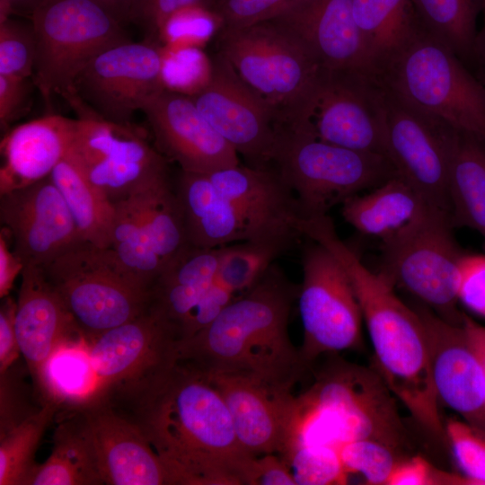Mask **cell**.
Here are the masks:
<instances>
[{"mask_svg":"<svg viewBox=\"0 0 485 485\" xmlns=\"http://www.w3.org/2000/svg\"><path fill=\"white\" fill-rule=\"evenodd\" d=\"M0 308V374L8 371L21 354L16 331V302L9 295L2 298Z\"/></svg>","mask_w":485,"mask_h":485,"instance_id":"obj_49","label":"cell"},{"mask_svg":"<svg viewBox=\"0 0 485 485\" xmlns=\"http://www.w3.org/2000/svg\"><path fill=\"white\" fill-rule=\"evenodd\" d=\"M234 298L233 292L215 280L181 325L178 341L190 338L207 326Z\"/></svg>","mask_w":485,"mask_h":485,"instance_id":"obj_46","label":"cell"},{"mask_svg":"<svg viewBox=\"0 0 485 485\" xmlns=\"http://www.w3.org/2000/svg\"><path fill=\"white\" fill-rule=\"evenodd\" d=\"M177 341L175 329L149 307L135 319L87 341L104 394L175 361Z\"/></svg>","mask_w":485,"mask_h":485,"instance_id":"obj_22","label":"cell"},{"mask_svg":"<svg viewBox=\"0 0 485 485\" xmlns=\"http://www.w3.org/2000/svg\"><path fill=\"white\" fill-rule=\"evenodd\" d=\"M453 229L448 213L428 207L382 241L380 271L441 318L460 325L463 313L457 308V272L464 251Z\"/></svg>","mask_w":485,"mask_h":485,"instance_id":"obj_10","label":"cell"},{"mask_svg":"<svg viewBox=\"0 0 485 485\" xmlns=\"http://www.w3.org/2000/svg\"><path fill=\"white\" fill-rule=\"evenodd\" d=\"M296 485L346 484L348 474L343 467L337 447L304 445L287 457Z\"/></svg>","mask_w":485,"mask_h":485,"instance_id":"obj_39","label":"cell"},{"mask_svg":"<svg viewBox=\"0 0 485 485\" xmlns=\"http://www.w3.org/2000/svg\"><path fill=\"white\" fill-rule=\"evenodd\" d=\"M445 431L463 475L474 485H485V436L463 420L454 419L446 421Z\"/></svg>","mask_w":485,"mask_h":485,"instance_id":"obj_41","label":"cell"},{"mask_svg":"<svg viewBox=\"0 0 485 485\" xmlns=\"http://www.w3.org/2000/svg\"><path fill=\"white\" fill-rule=\"evenodd\" d=\"M360 439L375 440L401 453L410 447L396 397L377 371L331 361L296 397L289 452L304 445L339 448Z\"/></svg>","mask_w":485,"mask_h":485,"instance_id":"obj_4","label":"cell"},{"mask_svg":"<svg viewBox=\"0 0 485 485\" xmlns=\"http://www.w3.org/2000/svg\"><path fill=\"white\" fill-rule=\"evenodd\" d=\"M298 291L274 262L207 326L177 341L176 359L205 375L248 376L292 389L308 369L288 334Z\"/></svg>","mask_w":485,"mask_h":485,"instance_id":"obj_2","label":"cell"},{"mask_svg":"<svg viewBox=\"0 0 485 485\" xmlns=\"http://www.w3.org/2000/svg\"><path fill=\"white\" fill-rule=\"evenodd\" d=\"M300 0H225L215 11L221 28H241L270 20Z\"/></svg>","mask_w":485,"mask_h":485,"instance_id":"obj_43","label":"cell"},{"mask_svg":"<svg viewBox=\"0 0 485 485\" xmlns=\"http://www.w3.org/2000/svg\"><path fill=\"white\" fill-rule=\"evenodd\" d=\"M68 153L113 204L170 178L166 158L132 125L97 115L75 119Z\"/></svg>","mask_w":485,"mask_h":485,"instance_id":"obj_12","label":"cell"},{"mask_svg":"<svg viewBox=\"0 0 485 485\" xmlns=\"http://www.w3.org/2000/svg\"><path fill=\"white\" fill-rule=\"evenodd\" d=\"M243 485H296L288 463L274 454L254 456L244 474Z\"/></svg>","mask_w":485,"mask_h":485,"instance_id":"obj_47","label":"cell"},{"mask_svg":"<svg viewBox=\"0 0 485 485\" xmlns=\"http://www.w3.org/2000/svg\"><path fill=\"white\" fill-rule=\"evenodd\" d=\"M110 247L117 259L150 292L164 267L154 251L130 198L117 202Z\"/></svg>","mask_w":485,"mask_h":485,"instance_id":"obj_35","label":"cell"},{"mask_svg":"<svg viewBox=\"0 0 485 485\" xmlns=\"http://www.w3.org/2000/svg\"><path fill=\"white\" fill-rule=\"evenodd\" d=\"M293 123L326 143L386 156L383 88L370 73L322 69Z\"/></svg>","mask_w":485,"mask_h":485,"instance_id":"obj_14","label":"cell"},{"mask_svg":"<svg viewBox=\"0 0 485 485\" xmlns=\"http://www.w3.org/2000/svg\"><path fill=\"white\" fill-rule=\"evenodd\" d=\"M225 0H211V11L215 13L216 9L224 2Z\"/></svg>","mask_w":485,"mask_h":485,"instance_id":"obj_55","label":"cell"},{"mask_svg":"<svg viewBox=\"0 0 485 485\" xmlns=\"http://www.w3.org/2000/svg\"><path fill=\"white\" fill-rule=\"evenodd\" d=\"M30 88L28 79L0 75V127L8 130L10 125L25 111Z\"/></svg>","mask_w":485,"mask_h":485,"instance_id":"obj_48","label":"cell"},{"mask_svg":"<svg viewBox=\"0 0 485 485\" xmlns=\"http://www.w3.org/2000/svg\"><path fill=\"white\" fill-rule=\"evenodd\" d=\"M46 401L78 409L104 395L87 340L76 336L62 342L45 363L38 383Z\"/></svg>","mask_w":485,"mask_h":485,"instance_id":"obj_32","label":"cell"},{"mask_svg":"<svg viewBox=\"0 0 485 485\" xmlns=\"http://www.w3.org/2000/svg\"><path fill=\"white\" fill-rule=\"evenodd\" d=\"M15 331L21 354L37 384L54 350L65 340L82 336L43 267L24 266L22 271Z\"/></svg>","mask_w":485,"mask_h":485,"instance_id":"obj_25","label":"cell"},{"mask_svg":"<svg viewBox=\"0 0 485 485\" xmlns=\"http://www.w3.org/2000/svg\"><path fill=\"white\" fill-rule=\"evenodd\" d=\"M382 88L386 156L428 206L449 214L448 172L459 131Z\"/></svg>","mask_w":485,"mask_h":485,"instance_id":"obj_15","label":"cell"},{"mask_svg":"<svg viewBox=\"0 0 485 485\" xmlns=\"http://www.w3.org/2000/svg\"><path fill=\"white\" fill-rule=\"evenodd\" d=\"M53 438L50 455L36 463L25 485L104 484L80 410L57 427Z\"/></svg>","mask_w":485,"mask_h":485,"instance_id":"obj_31","label":"cell"},{"mask_svg":"<svg viewBox=\"0 0 485 485\" xmlns=\"http://www.w3.org/2000/svg\"><path fill=\"white\" fill-rule=\"evenodd\" d=\"M104 484L174 485L141 429L103 398L78 408Z\"/></svg>","mask_w":485,"mask_h":485,"instance_id":"obj_23","label":"cell"},{"mask_svg":"<svg viewBox=\"0 0 485 485\" xmlns=\"http://www.w3.org/2000/svg\"><path fill=\"white\" fill-rule=\"evenodd\" d=\"M305 232L347 271L374 348L375 369L423 430L449 445L432 378L428 336L418 312L400 299L384 273L370 270L339 237L330 216L311 222Z\"/></svg>","mask_w":485,"mask_h":485,"instance_id":"obj_3","label":"cell"},{"mask_svg":"<svg viewBox=\"0 0 485 485\" xmlns=\"http://www.w3.org/2000/svg\"><path fill=\"white\" fill-rule=\"evenodd\" d=\"M414 308L426 329L439 401L485 436V372L463 325L446 322L423 304Z\"/></svg>","mask_w":485,"mask_h":485,"instance_id":"obj_20","label":"cell"},{"mask_svg":"<svg viewBox=\"0 0 485 485\" xmlns=\"http://www.w3.org/2000/svg\"><path fill=\"white\" fill-rule=\"evenodd\" d=\"M341 206V215L347 223L358 232L381 241L405 227L430 207L399 175L369 193L345 199Z\"/></svg>","mask_w":485,"mask_h":485,"instance_id":"obj_28","label":"cell"},{"mask_svg":"<svg viewBox=\"0 0 485 485\" xmlns=\"http://www.w3.org/2000/svg\"><path fill=\"white\" fill-rule=\"evenodd\" d=\"M462 325L466 337L479 357L485 372V327L479 324L464 313L463 314Z\"/></svg>","mask_w":485,"mask_h":485,"instance_id":"obj_51","label":"cell"},{"mask_svg":"<svg viewBox=\"0 0 485 485\" xmlns=\"http://www.w3.org/2000/svg\"><path fill=\"white\" fill-rule=\"evenodd\" d=\"M338 450L348 474H360L371 485H388L394 469L405 459L403 453L372 439L350 441Z\"/></svg>","mask_w":485,"mask_h":485,"instance_id":"obj_38","label":"cell"},{"mask_svg":"<svg viewBox=\"0 0 485 485\" xmlns=\"http://www.w3.org/2000/svg\"><path fill=\"white\" fill-rule=\"evenodd\" d=\"M285 252L276 245L252 241L225 245L216 280L234 295L243 293Z\"/></svg>","mask_w":485,"mask_h":485,"instance_id":"obj_37","label":"cell"},{"mask_svg":"<svg viewBox=\"0 0 485 485\" xmlns=\"http://www.w3.org/2000/svg\"><path fill=\"white\" fill-rule=\"evenodd\" d=\"M205 375L222 395L242 447L253 456L278 453L284 458L295 409L292 389L248 376Z\"/></svg>","mask_w":485,"mask_h":485,"instance_id":"obj_21","label":"cell"},{"mask_svg":"<svg viewBox=\"0 0 485 485\" xmlns=\"http://www.w3.org/2000/svg\"><path fill=\"white\" fill-rule=\"evenodd\" d=\"M480 11L483 14V27L480 32H477L473 62L477 63L485 75V0H478Z\"/></svg>","mask_w":485,"mask_h":485,"instance_id":"obj_53","label":"cell"},{"mask_svg":"<svg viewBox=\"0 0 485 485\" xmlns=\"http://www.w3.org/2000/svg\"><path fill=\"white\" fill-rule=\"evenodd\" d=\"M0 197L1 223L24 266L44 267L82 241L49 177Z\"/></svg>","mask_w":485,"mask_h":485,"instance_id":"obj_17","label":"cell"},{"mask_svg":"<svg viewBox=\"0 0 485 485\" xmlns=\"http://www.w3.org/2000/svg\"><path fill=\"white\" fill-rule=\"evenodd\" d=\"M388 485H474L463 474L451 473L432 466L423 457L403 459L394 469Z\"/></svg>","mask_w":485,"mask_h":485,"instance_id":"obj_44","label":"cell"},{"mask_svg":"<svg viewBox=\"0 0 485 485\" xmlns=\"http://www.w3.org/2000/svg\"><path fill=\"white\" fill-rule=\"evenodd\" d=\"M447 191L452 226L477 231L485 240V143L458 132L452 150Z\"/></svg>","mask_w":485,"mask_h":485,"instance_id":"obj_30","label":"cell"},{"mask_svg":"<svg viewBox=\"0 0 485 485\" xmlns=\"http://www.w3.org/2000/svg\"><path fill=\"white\" fill-rule=\"evenodd\" d=\"M303 248V281L297 302L304 329L299 349L309 368L322 354L357 348L363 314L352 282L340 262L309 239Z\"/></svg>","mask_w":485,"mask_h":485,"instance_id":"obj_11","label":"cell"},{"mask_svg":"<svg viewBox=\"0 0 485 485\" xmlns=\"http://www.w3.org/2000/svg\"><path fill=\"white\" fill-rule=\"evenodd\" d=\"M75 119L48 114L9 129L0 144V195L49 177L69 152Z\"/></svg>","mask_w":485,"mask_h":485,"instance_id":"obj_26","label":"cell"},{"mask_svg":"<svg viewBox=\"0 0 485 485\" xmlns=\"http://www.w3.org/2000/svg\"><path fill=\"white\" fill-rule=\"evenodd\" d=\"M49 178L63 196L82 241L109 248L115 206L67 153Z\"/></svg>","mask_w":485,"mask_h":485,"instance_id":"obj_33","label":"cell"},{"mask_svg":"<svg viewBox=\"0 0 485 485\" xmlns=\"http://www.w3.org/2000/svg\"><path fill=\"white\" fill-rule=\"evenodd\" d=\"M163 52L157 44L130 40L97 54L80 72L66 100L108 121L131 126L134 113L164 89Z\"/></svg>","mask_w":485,"mask_h":485,"instance_id":"obj_13","label":"cell"},{"mask_svg":"<svg viewBox=\"0 0 485 485\" xmlns=\"http://www.w3.org/2000/svg\"><path fill=\"white\" fill-rule=\"evenodd\" d=\"M190 97L248 166L268 167L280 116L239 76L221 52L213 57L204 84Z\"/></svg>","mask_w":485,"mask_h":485,"instance_id":"obj_16","label":"cell"},{"mask_svg":"<svg viewBox=\"0 0 485 485\" xmlns=\"http://www.w3.org/2000/svg\"><path fill=\"white\" fill-rule=\"evenodd\" d=\"M370 73L424 27L412 0H351Z\"/></svg>","mask_w":485,"mask_h":485,"instance_id":"obj_29","label":"cell"},{"mask_svg":"<svg viewBox=\"0 0 485 485\" xmlns=\"http://www.w3.org/2000/svg\"><path fill=\"white\" fill-rule=\"evenodd\" d=\"M9 234L2 227L0 234V297L9 295L13 284L24 268L22 260L8 244Z\"/></svg>","mask_w":485,"mask_h":485,"instance_id":"obj_50","label":"cell"},{"mask_svg":"<svg viewBox=\"0 0 485 485\" xmlns=\"http://www.w3.org/2000/svg\"><path fill=\"white\" fill-rule=\"evenodd\" d=\"M371 74L413 107L485 143V84L425 28Z\"/></svg>","mask_w":485,"mask_h":485,"instance_id":"obj_5","label":"cell"},{"mask_svg":"<svg viewBox=\"0 0 485 485\" xmlns=\"http://www.w3.org/2000/svg\"><path fill=\"white\" fill-rule=\"evenodd\" d=\"M202 5L211 10V0H128V22L144 31L146 41L156 44L159 32L168 18L188 6Z\"/></svg>","mask_w":485,"mask_h":485,"instance_id":"obj_42","label":"cell"},{"mask_svg":"<svg viewBox=\"0 0 485 485\" xmlns=\"http://www.w3.org/2000/svg\"><path fill=\"white\" fill-rule=\"evenodd\" d=\"M45 0H0V22L10 18L12 13L31 16Z\"/></svg>","mask_w":485,"mask_h":485,"instance_id":"obj_52","label":"cell"},{"mask_svg":"<svg viewBox=\"0 0 485 485\" xmlns=\"http://www.w3.org/2000/svg\"><path fill=\"white\" fill-rule=\"evenodd\" d=\"M59 405L48 401L36 412L0 434V485H25L36 465L39 444Z\"/></svg>","mask_w":485,"mask_h":485,"instance_id":"obj_36","label":"cell"},{"mask_svg":"<svg viewBox=\"0 0 485 485\" xmlns=\"http://www.w3.org/2000/svg\"><path fill=\"white\" fill-rule=\"evenodd\" d=\"M109 392L128 402L124 416L141 429L174 485H243L254 456L240 445L222 395L201 371L175 360Z\"/></svg>","mask_w":485,"mask_h":485,"instance_id":"obj_1","label":"cell"},{"mask_svg":"<svg viewBox=\"0 0 485 485\" xmlns=\"http://www.w3.org/2000/svg\"><path fill=\"white\" fill-rule=\"evenodd\" d=\"M270 20L304 42L323 69L370 73L351 0H300Z\"/></svg>","mask_w":485,"mask_h":485,"instance_id":"obj_24","label":"cell"},{"mask_svg":"<svg viewBox=\"0 0 485 485\" xmlns=\"http://www.w3.org/2000/svg\"><path fill=\"white\" fill-rule=\"evenodd\" d=\"M141 110L156 149L181 170L209 173L239 164L237 152L204 118L190 95L164 88Z\"/></svg>","mask_w":485,"mask_h":485,"instance_id":"obj_18","label":"cell"},{"mask_svg":"<svg viewBox=\"0 0 485 485\" xmlns=\"http://www.w3.org/2000/svg\"><path fill=\"white\" fill-rule=\"evenodd\" d=\"M174 190L190 245L212 249L252 241L244 218L207 173L181 170Z\"/></svg>","mask_w":485,"mask_h":485,"instance_id":"obj_27","label":"cell"},{"mask_svg":"<svg viewBox=\"0 0 485 485\" xmlns=\"http://www.w3.org/2000/svg\"><path fill=\"white\" fill-rule=\"evenodd\" d=\"M268 167L294 192L303 219L328 215L334 205L398 175L384 154L329 144L300 125L285 122Z\"/></svg>","mask_w":485,"mask_h":485,"instance_id":"obj_6","label":"cell"},{"mask_svg":"<svg viewBox=\"0 0 485 485\" xmlns=\"http://www.w3.org/2000/svg\"><path fill=\"white\" fill-rule=\"evenodd\" d=\"M37 54L32 83L44 101L73 93L75 78L103 49L129 40L124 23L98 0H45L30 17Z\"/></svg>","mask_w":485,"mask_h":485,"instance_id":"obj_9","label":"cell"},{"mask_svg":"<svg viewBox=\"0 0 485 485\" xmlns=\"http://www.w3.org/2000/svg\"><path fill=\"white\" fill-rule=\"evenodd\" d=\"M43 269L88 342L148 308L149 290L110 248L81 241Z\"/></svg>","mask_w":485,"mask_h":485,"instance_id":"obj_7","label":"cell"},{"mask_svg":"<svg viewBox=\"0 0 485 485\" xmlns=\"http://www.w3.org/2000/svg\"><path fill=\"white\" fill-rule=\"evenodd\" d=\"M112 12L124 24L128 22V0H98Z\"/></svg>","mask_w":485,"mask_h":485,"instance_id":"obj_54","label":"cell"},{"mask_svg":"<svg viewBox=\"0 0 485 485\" xmlns=\"http://www.w3.org/2000/svg\"><path fill=\"white\" fill-rule=\"evenodd\" d=\"M219 52L239 76L267 100L282 122H295L322 71L312 51L272 20L221 28Z\"/></svg>","mask_w":485,"mask_h":485,"instance_id":"obj_8","label":"cell"},{"mask_svg":"<svg viewBox=\"0 0 485 485\" xmlns=\"http://www.w3.org/2000/svg\"><path fill=\"white\" fill-rule=\"evenodd\" d=\"M458 301L485 318V255L463 253L458 264Z\"/></svg>","mask_w":485,"mask_h":485,"instance_id":"obj_45","label":"cell"},{"mask_svg":"<svg viewBox=\"0 0 485 485\" xmlns=\"http://www.w3.org/2000/svg\"><path fill=\"white\" fill-rule=\"evenodd\" d=\"M419 18L432 35L464 61H473L478 0H412Z\"/></svg>","mask_w":485,"mask_h":485,"instance_id":"obj_34","label":"cell"},{"mask_svg":"<svg viewBox=\"0 0 485 485\" xmlns=\"http://www.w3.org/2000/svg\"><path fill=\"white\" fill-rule=\"evenodd\" d=\"M37 42L33 26L13 20L0 22V75L29 79L35 69Z\"/></svg>","mask_w":485,"mask_h":485,"instance_id":"obj_40","label":"cell"},{"mask_svg":"<svg viewBox=\"0 0 485 485\" xmlns=\"http://www.w3.org/2000/svg\"><path fill=\"white\" fill-rule=\"evenodd\" d=\"M248 224L252 242L290 250L303 219L294 192L270 167L238 165L207 173Z\"/></svg>","mask_w":485,"mask_h":485,"instance_id":"obj_19","label":"cell"}]
</instances>
